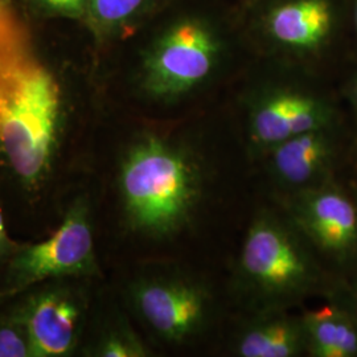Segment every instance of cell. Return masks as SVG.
Here are the masks:
<instances>
[{
    "label": "cell",
    "mask_w": 357,
    "mask_h": 357,
    "mask_svg": "<svg viewBox=\"0 0 357 357\" xmlns=\"http://www.w3.org/2000/svg\"><path fill=\"white\" fill-rule=\"evenodd\" d=\"M331 110L319 98L296 90H275L262 96L249 115V142L255 155L265 156L299 134L330 126Z\"/></svg>",
    "instance_id": "obj_8"
},
{
    "label": "cell",
    "mask_w": 357,
    "mask_h": 357,
    "mask_svg": "<svg viewBox=\"0 0 357 357\" xmlns=\"http://www.w3.org/2000/svg\"><path fill=\"white\" fill-rule=\"evenodd\" d=\"M97 355L103 357H143L149 355L141 339L126 326L114 327L100 342Z\"/></svg>",
    "instance_id": "obj_15"
},
{
    "label": "cell",
    "mask_w": 357,
    "mask_h": 357,
    "mask_svg": "<svg viewBox=\"0 0 357 357\" xmlns=\"http://www.w3.org/2000/svg\"><path fill=\"white\" fill-rule=\"evenodd\" d=\"M96 270L93 234L86 211L76 206L50 240L28 246L15 257L16 289L47 278L89 274Z\"/></svg>",
    "instance_id": "obj_7"
},
{
    "label": "cell",
    "mask_w": 357,
    "mask_h": 357,
    "mask_svg": "<svg viewBox=\"0 0 357 357\" xmlns=\"http://www.w3.org/2000/svg\"><path fill=\"white\" fill-rule=\"evenodd\" d=\"M119 184L130 225L150 236L168 237L191 222L204 178L192 149L144 135L125 155Z\"/></svg>",
    "instance_id": "obj_2"
},
{
    "label": "cell",
    "mask_w": 357,
    "mask_h": 357,
    "mask_svg": "<svg viewBox=\"0 0 357 357\" xmlns=\"http://www.w3.org/2000/svg\"><path fill=\"white\" fill-rule=\"evenodd\" d=\"M1 295H4V294H0V296H1Z\"/></svg>",
    "instance_id": "obj_23"
},
{
    "label": "cell",
    "mask_w": 357,
    "mask_h": 357,
    "mask_svg": "<svg viewBox=\"0 0 357 357\" xmlns=\"http://www.w3.org/2000/svg\"><path fill=\"white\" fill-rule=\"evenodd\" d=\"M52 13L68 17H81L86 13V0H40Z\"/></svg>",
    "instance_id": "obj_17"
},
{
    "label": "cell",
    "mask_w": 357,
    "mask_h": 357,
    "mask_svg": "<svg viewBox=\"0 0 357 357\" xmlns=\"http://www.w3.org/2000/svg\"><path fill=\"white\" fill-rule=\"evenodd\" d=\"M0 1H3V3H6V0H0Z\"/></svg>",
    "instance_id": "obj_21"
},
{
    "label": "cell",
    "mask_w": 357,
    "mask_h": 357,
    "mask_svg": "<svg viewBox=\"0 0 357 357\" xmlns=\"http://www.w3.org/2000/svg\"><path fill=\"white\" fill-rule=\"evenodd\" d=\"M326 130L299 134L277 144L265 155L268 172L282 188L294 193L321 184L335 153Z\"/></svg>",
    "instance_id": "obj_10"
},
{
    "label": "cell",
    "mask_w": 357,
    "mask_h": 357,
    "mask_svg": "<svg viewBox=\"0 0 357 357\" xmlns=\"http://www.w3.org/2000/svg\"><path fill=\"white\" fill-rule=\"evenodd\" d=\"M356 96H357V84H356Z\"/></svg>",
    "instance_id": "obj_22"
},
{
    "label": "cell",
    "mask_w": 357,
    "mask_h": 357,
    "mask_svg": "<svg viewBox=\"0 0 357 357\" xmlns=\"http://www.w3.org/2000/svg\"><path fill=\"white\" fill-rule=\"evenodd\" d=\"M146 0H86L91 22L102 29L125 24L143 7Z\"/></svg>",
    "instance_id": "obj_14"
},
{
    "label": "cell",
    "mask_w": 357,
    "mask_h": 357,
    "mask_svg": "<svg viewBox=\"0 0 357 357\" xmlns=\"http://www.w3.org/2000/svg\"><path fill=\"white\" fill-rule=\"evenodd\" d=\"M79 306L63 290H52L33 298L20 319L26 327L33 356H64L76 343Z\"/></svg>",
    "instance_id": "obj_9"
},
{
    "label": "cell",
    "mask_w": 357,
    "mask_h": 357,
    "mask_svg": "<svg viewBox=\"0 0 357 357\" xmlns=\"http://www.w3.org/2000/svg\"><path fill=\"white\" fill-rule=\"evenodd\" d=\"M33 356L26 327L22 319L0 326V357Z\"/></svg>",
    "instance_id": "obj_16"
},
{
    "label": "cell",
    "mask_w": 357,
    "mask_h": 357,
    "mask_svg": "<svg viewBox=\"0 0 357 357\" xmlns=\"http://www.w3.org/2000/svg\"><path fill=\"white\" fill-rule=\"evenodd\" d=\"M352 299H354V306L356 308L357 314V282L356 284L354 286V290H352Z\"/></svg>",
    "instance_id": "obj_19"
},
{
    "label": "cell",
    "mask_w": 357,
    "mask_h": 357,
    "mask_svg": "<svg viewBox=\"0 0 357 357\" xmlns=\"http://www.w3.org/2000/svg\"><path fill=\"white\" fill-rule=\"evenodd\" d=\"M355 22H356V28H357V1H356V7H355Z\"/></svg>",
    "instance_id": "obj_20"
},
{
    "label": "cell",
    "mask_w": 357,
    "mask_h": 357,
    "mask_svg": "<svg viewBox=\"0 0 357 357\" xmlns=\"http://www.w3.org/2000/svg\"><path fill=\"white\" fill-rule=\"evenodd\" d=\"M8 238H7V233H6V228H4V220H3V215L0 211V255H3L7 249H8Z\"/></svg>",
    "instance_id": "obj_18"
},
{
    "label": "cell",
    "mask_w": 357,
    "mask_h": 357,
    "mask_svg": "<svg viewBox=\"0 0 357 357\" xmlns=\"http://www.w3.org/2000/svg\"><path fill=\"white\" fill-rule=\"evenodd\" d=\"M332 13L326 0H293L268 17L273 38L291 48L312 50L330 32Z\"/></svg>",
    "instance_id": "obj_12"
},
{
    "label": "cell",
    "mask_w": 357,
    "mask_h": 357,
    "mask_svg": "<svg viewBox=\"0 0 357 357\" xmlns=\"http://www.w3.org/2000/svg\"><path fill=\"white\" fill-rule=\"evenodd\" d=\"M132 302L143 320L169 344H187L204 333L213 315V296L204 283L172 274L138 282Z\"/></svg>",
    "instance_id": "obj_5"
},
{
    "label": "cell",
    "mask_w": 357,
    "mask_h": 357,
    "mask_svg": "<svg viewBox=\"0 0 357 357\" xmlns=\"http://www.w3.org/2000/svg\"><path fill=\"white\" fill-rule=\"evenodd\" d=\"M290 221L323 253L339 261L357 252V208L340 188L321 183L294 192Z\"/></svg>",
    "instance_id": "obj_6"
},
{
    "label": "cell",
    "mask_w": 357,
    "mask_h": 357,
    "mask_svg": "<svg viewBox=\"0 0 357 357\" xmlns=\"http://www.w3.org/2000/svg\"><path fill=\"white\" fill-rule=\"evenodd\" d=\"M237 281L245 299L262 311L298 303L317 289L320 273L293 222L265 211L246 231Z\"/></svg>",
    "instance_id": "obj_3"
},
{
    "label": "cell",
    "mask_w": 357,
    "mask_h": 357,
    "mask_svg": "<svg viewBox=\"0 0 357 357\" xmlns=\"http://www.w3.org/2000/svg\"><path fill=\"white\" fill-rule=\"evenodd\" d=\"M306 352L314 357L357 356V314L337 305L302 314Z\"/></svg>",
    "instance_id": "obj_13"
},
{
    "label": "cell",
    "mask_w": 357,
    "mask_h": 357,
    "mask_svg": "<svg viewBox=\"0 0 357 357\" xmlns=\"http://www.w3.org/2000/svg\"><path fill=\"white\" fill-rule=\"evenodd\" d=\"M305 352L302 317L289 314L286 308L258 311L233 343V354L240 357H296Z\"/></svg>",
    "instance_id": "obj_11"
},
{
    "label": "cell",
    "mask_w": 357,
    "mask_h": 357,
    "mask_svg": "<svg viewBox=\"0 0 357 357\" xmlns=\"http://www.w3.org/2000/svg\"><path fill=\"white\" fill-rule=\"evenodd\" d=\"M218 56L220 43L208 26L196 20L178 23L147 53L143 86L155 98H178L211 77Z\"/></svg>",
    "instance_id": "obj_4"
},
{
    "label": "cell",
    "mask_w": 357,
    "mask_h": 357,
    "mask_svg": "<svg viewBox=\"0 0 357 357\" xmlns=\"http://www.w3.org/2000/svg\"><path fill=\"white\" fill-rule=\"evenodd\" d=\"M61 114V89L24 26L0 1V153L36 181L48 169Z\"/></svg>",
    "instance_id": "obj_1"
}]
</instances>
